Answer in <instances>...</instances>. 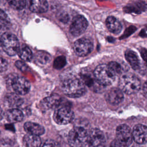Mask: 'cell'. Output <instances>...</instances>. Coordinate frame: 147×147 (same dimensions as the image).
<instances>
[{
    "instance_id": "6da1fadb",
    "label": "cell",
    "mask_w": 147,
    "mask_h": 147,
    "mask_svg": "<svg viewBox=\"0 0 147 147\" xmlns=\"http://www.w3.org/2000/svg\"><path fill=\"white\" fill-rule=\"evenodd\" d=\"M61 89L64 94L71 98L80 97L86 91L84 84L82 80L74 77L64 79L61 83Z\"/></svg>"
},
{
    "instance_id": "7a4b0ae2",
    "label": "cell",
    "mask_w": 147,
    "mask_h": 147,
    "mask_svg": "<svg viewBox=\"0 0 147 147\" xmlns=\"http://www.w3.org/2000/svg\"><path fill=\"white\" fill-rule=\"evenodd\" d=\"M87 130L80 126L72 129L68 134V142L71 147H83L87 142Z\"/></svg>"
},
{
    "instance_id": "3957f363",
    "label": "cell",
    "mask_w": 147,
    "mask_h": 147,
    "mask_svg": "<svg viewBox=\"0 0 147 147\" xmlns=\"http://www.w3.org/2000/svg\"><path fill=\"white\" fill-rule=\"evenodd\" d=\"M119 86L122 92L127 94H133L139 91L141 82L137 76L132 74H126L120 78Z\"/></svg>"
},
{
    "instance_id": "277c9868",
    "label": "cell",
    "mask_w": 147,
    "mask_h": 147,
    "mask_svg": "<svg viewBox=\"0 0 147 147\" xmlns=\"http://www.w3.org/2000/svg\"><path fill=\"white\" fill-rule=\"evenodd\" d=\"M116 138L114 141V147H129L133 140L132 132L130 127L125 124L119 125L116 129Z\"/></svg>"
},
{
    "instance_id": "5b68a950",
    "label": "cell",
    "mask_w": 147,
    "mask_h": 147,
    "mask_svg": "<svg viewBox=\"0 0 147 147\" xmlns=\"http://www.w3.org/2000/svg\"><path fill=\"white\" fill-rule=\"evenodd\" d=\"M115 75L109 69L107 65H98L94 72L96 82L100 86H106L111 84L115 79Z\"/></svg>"
},
{
    "instance_id": "8992f818",
    "label": "cell",
    "mask_w": 147,
    "mask_h": 147,
    "mask_svg": "<svg viewBox=\"0 0 147 147\" xmlns=\"http://www.w3.org/2000/svg\"><path fill=\"white\" fill-rule=\"evenodd\" d=\"M1 45L3 50L9 56H14L17 53L20 47L17 37L10 33H5L1 36Z\"/></svg>"
},
{
    "instance_id": "52a82bcc",
    "label": "cell",
    "mask_w": 147,
    "mask_h": 147,
    "mask_svg": "<svg viewBox=\"0 0 147 147\" xmlns=\"http://www.w3.org/2000/svg\"><path fill=\"white\" fill-rule=\"evenodd\" d=\"M74 118V113L67 106L58 107L53 115L54 121L59 125H66L70 123Z\"/></svg>"
},
{
    "instance_id": "ba28073f",
    "label": "cell",
    "mask_w": 147,
    "mask_h": 147,
    "mask_svg": "<svg viewBox=\"0 0 147 147\" xmlns=\"http://www.w3.org/2000/svg\"><path fill=\"white\" fill-rule=\"evenodd\" d=\"M87 143L89 147H105L106 139L103 133L97 128L91 129L88 133Z\"/></svg>"
},
{
    "instance_id": "9c48e42d",
    "label": "cell",
    "mask_w": 147,
    "mask_h": 147,
    "mask_svg": "<svg viewBox=\"0 0 147 147\" xmlns=\"http://www.w3.org/2000/svg\"><path fill=\"white\" fill-rule=\"evenodd\" d=\"M93 48V45L90 40L82 38L76 40L74 44V50L79 56H84L89 54Z\"/></svg>"
},
{
    "instance_id": "30bf717a",
    "label": "cell",
    "mask_w": 147,
    "mask_h": 147,
    "mask_svg": "<svg viewBox=\"0 0 147 147\" xmlns=\"http://www.w3.org/2000/svg\"><path fill=\"white\" fill-rule=\"evenodd\" d=\"M11 86L15 92L18 95H25L30 90L29 82L24 77L16 76L11 80Z\"/></svg>"
},
{
    "instance_id": "8fae6325",
    "label": "cell",
    "mask_w": 147,
    "mask_h": 147,
    "mask_svg": "<svg viewBox=\"0 0 147 147\" xmlns=\"http://www.w3.org/2000/svg\"><path fill=\"white\" fill-rule=\"evenodd\" d=\"M88 26L87 20L82 16L76 17L70 26V32L74 36H79L82 34Z\"/></svg>"
},
{
    "instance_id": "7c38bea8",
    "label": "cell",
    "mask_w": 147,
    "mask_h": 147,
    "mask_svg": "<svg viewBox=\"0 0 147 147\" xmlns=\"http://www.w3.org/2000/svg\"><path fill=\"white\" fill-rule=\"evenodd\" d=\"M133 139L139 144H143L147 142V127L138 124L136 125L132 131Z\"/></svg>"
},
{
    "instance_id": "4fadbf2b",
    "label": "cell",
    "mask_w": 147,
    "mask_h": 147,
    "mask_svg": "<svg viewBox=\"0 0 147 147\" xmlns=\"http://www.w3.org/2000/svg\"><path fill=\"white\" fill-rule=\"evenodd\" d=\"M106 99L107 101L110 104L118 105L123 100V92L119 88H111L106 93Z\"/></svg>"
},
{
    "instance_id": "5bb4252c",
    "label": "cell",
    "mask_w": 147,
    "mask_h": 147,
    "mask_svg": "<svg viewBox=\"0 0 147 147\" xmlns=\"http://www.w3.org/2000/svg\"><path fill=\"white\" fill-rule=\"evenodd\" d=\"M61 103V97L56 94H53L45 98L42 101V106L47 109H53L57 108Z\"/></svg>"
},
{
    "instance_id": "9a60e30c",
    "label": "cell",
    "mask_w": 147,
    "mask_h": 147,
    "mask_svg": "<svg viewBox=\"0 0 147 147\" xmlns=\"http://www.w3.org/2000/svg\"><path fill=\"white\" fill-rule=\"evenodd\" d=\"M29 7L34 13H45L48 10V3L47 0H29Z\"/></svg>"
},
{
    "instance_id": "2e32d148",
    "label": "cell",
    "mask_w": 147,
    "mask_h": 147,
    "mask_svg": "<svg viewBox=\"0 0 147 147\" xmlns=\"http://www.w3.org/2000/svg\"><path fill=\"white\" fill-rule=\"evenodd\" d=\"M4 116L7 121L16 123L21 121L24 118L23 113L18 108L10 109L6 111Z\"/></svg>"
},
{
    "instance_id": "e0dca14e",
    "label": "cell",
    "mask_w": 147,
    "mask_h": 147,
    "mask_svg": "<svg viewBox=\"0 0 147 147\" xmlns=\"http://www.w3.org/2000/svg\"><path fill=\"white\" fill-rule=\"evenodd\" d=\"M24 130L28 134L40 136L45 132V129L41 125L32 122H26L24 124Z\"/></svg>"
},
{
    "instance_id": "ac0fdd59",
    "label": "cell",
    "mask_w": 147,
    "mask_h": 147,
    "mask_svg": "<svg viewBox=\"0 0 147 147\" xmlns=\"http://www.w3.org/2000/svg\"><path fill=\"white\" fill-rule=\"evenodd\" d=\"M23 143L25 147H40L41 141L39 136L27 133L23 138Z\"/></svg>"
},
{
    "instance_id": "d6986e66",
    "label": "cell",
    "mask_w": 147,
    "mask_h": 147,
    "mask_svg": "<svg viewBox=\"0 0 147 147\" xmlns=\"http://www.w3.org/2000/svg\"><path fill=\"white\" fill-rule=\"evenodd\" d=\"M6 102L11 109L18 108L23 103L22 99L16 93H10L6 97Z\"/></svg>"
},
{
    "instance_id": "ffe728a7",
    "label": "cell",
    "mask_w": 147,
    "mask_h": 147,
    "mask_svg": "<svg viewBox=\"0 0 147 147\" xmlns=\"http://www.w3.org/2000/svg\"><path fill=\"white\" fill-rule=\"evenodd\" d=\"M106 25L109 30L114 33H119L122 29V25L119 21L113 16L109 17L106 20Z\"/></svg>"
},
{
    "instance_id": "44dd1931",
    "label": "cell",
    "mask_w": 147,
    "mask_h": 147,
    "mask_svg": "<svg viewBox=\"0 0 147 147\" xmlns=\"http://www.w3.org/2000/svg\"><path fill=\"white\" fill-rule=\"evenodd\" d=\"M17 54L22 60L25 61H31L33 57V54L31 50L25 45L20 46L17 51Z\"/></svg>"
},
{
    "instance_id": "7402d4cb",
    "label": "cell",
    "mask_w": 147,
    "mask_h": 147,
    "mask_svg": "<svg viewBox=\"0 0 147 147\" xmlns=\"http://www.w3.org/2000/svg\"><path fill=\"white\" fill-rule=\"evenodd\" d=\"M125 57L131 67L134 69H137L140 67L139 60L136 54L132 51L128 50L125 53Z\"/></svg>"
},
{
    "instance_id": "603a6c76",
    "label": "cell",
    "mask_w": 147,
    "mask_h": 147,
    "mask_svg": "<svg viewBox=\"0 0 147 147\" xmlns=\"http://www.w3.org/2000/svg\"><path fill=\"white\" fill-rule=\"evenodd\" d=\"M34 59L37 63L44 65L48 63L51 60V56L48 53L40 51L36 53Z\"/></svg>"
},
{
    "instance_id": "cb8c5ba5",
    "label": "cell",
    "mask_w": 147,
    "mask_h": 147,
    "mask_svg": "<svg viewBox=\"0 0 147 147\" xmlns=\"http://www.w3.org/2000/svg\"><path fill=\"white\" fill-rule=\"evenodd\" d=\"M11 22L7 14L0 9V29L2 30H8L11 27Z\"/></svg>"
},
{
    "instance_id": "d4e9b609",
    "label": "cell",
    "mask_w": 147,
    "mask_h": 147,
    "mask_svg": "<svg viewBox=\"0 0 147 147\" xmlns=\"http://www.w3.org/2000/svg\"><path fill=\"white\" fill-rule=\"evenodd\" d=\"M9 5L16 10L23 9L26 3V0H7Z\"/></svg>"
},
{
    "instance_id": "484cf974",
    "label": "cell",
    "mask_w": 147,
    "mask_h": 147,
    "mask_svg": "<svg viewBox=\"0 0 147 147\" xmlns=\"http://www.w3.org/2000/svg\"><path fill=\"white\" fill-rule=\"evenodd\" d=\"M80 76L82 82L84 83V84H86L88 87L93 86L94 84V82H96L95 78H93L90 74L84 72L83 74H82Z\"/></svg>"
},
{
    "instance_id": "4316f807",
    "label": "cell",
    "mask_w": 147,
    "mask_h": 147,
    "mask_svg": "<svg viewBox=\"0 0 147 147\" xmlns=\"http://www.w3.org/2000/svg\"><path fill=\"white\" fill-rule=\"evenodd\" d=\"M109 69L112 71V72L115 74V75L117 74H119L122 72V67L121 65L115 61H111L107 65Z\"/></svg>"
},
{
    "instance_id": "83f0119b",
    "label": "cell",
    "mask_w": 147,
    "mask_h": 147,
    "mask_svg": "<svg viewBox=\"0 0 147 147\" xmlns=\"http://www.w3.org/2000/svg\"><path fill=\"white\" fill-rule=\"evenodd\" d=\"M66 64V60L64 56H61L57 57L53 62V67L56 69H61L64 67Z\"/></svg>"
},
{
    "instance_id": "f1b7e54d",
    "label": "cell",
    "mask_w": 147,
    "mask_h": 147,
    "mask_svg": "<svg viewBox=\"0 0 147 147\" xmlns=\"http://www.w3.org/2000/svg\"><path fill=\"white\" fill-rule=\"evenodd\" d=\"M40 147H60V144L53 140H47L41 144Z\"/></svg>"
},
{
    "instance_id": "f546056e",
    "label": "cell",
    "mask_w": 147,
    "mask_h": 147,
    "mask_svg": "<svg viewBox=\"0 0 147 147\" xmlns=\"http://www.w3.org/2000/svg\"><path fill=\"white\" fill-rule=\"evenodd\" d=\"M15 65L16 67L21 70V71H26L28 69V65L23 61H20V60H17L15 63Z\"/></svg>"
},
{
    "instance_id": "4dcf8cb0",
    "label": "cell",
    "mask_w": 147,
    "mask_h": 147,
    "mask_svg": "<svg viewBox=\"0 0 147 147\" xmlns=\"http://www.w3.org/2000/svg\"><path fill=\"white\" fill-rule=\"evenodd\" d=\"M8 67V63L6 60L0 57V72L6 71Z\"/></svg>"
},
{
    "instance_id": "1f68e13d",
    "label": "cell",
    "mask_w": 147,
    "mask_h": 147,
    "mask_svg": "<svg viewBox=\"0 0 147 147\" xmlns=\"http://www.w3.org/2000/svg\"><path fill=\"white\" fill-rule=\"evenodd\" d=\"M141 56L144 60H145L146 61H147V50L145 49H142L141 51Z\"/></svg>"
},
{
    "instance_id": "d6a6232c",
    "label": "cell",
    "mask_w": 147,
    "mask_h": 147,
    "mask_svg": "<svg viewBox=\"0 0 147 147\" xmlns=\"http://www.w3.org/2000/svg\"><path fill=\"white\" fill-rule=\"evenodd\" d=\"M143 93L144 96L147 98V81L144 83L143 86Z\"/></svg>"
},
{
    "instance_id": "836d02e7",
    "label": "cell",
    "mask_w": 147,
    "mask_h": 147,
    "mask_svg": "<svg viewBox=\"0 0 147 147\" xmlns=\"http://www.w3.org/2000/svg\"><path fill=\"white\" fill-rule=\"evenodd\" d=\"M3 110H2V109L0 107V120L2 119V118L3 117Z\"/></svg>"
},
{
    "instance_id": "e575fe53",
    "label": "cell",
    "mask_w": 147,
    "mask_h": 147,
    "mask_svg": "<svg viewBox=\"0 0 147 147\" xmlns=\"http://www.w3.org/2000/svg\"><path fill=\"white\" fill-rule=\"evenodd\" d=\"M2 48V45H1V36H0V49Z\"/></svg>"
},
{
    "instance_id": "d590c367",
    "label": "cell",
    "mask_w": 147,
    "mask_h": 147,
    "mask_svg": "<svg viewBox=\"0 0 147 147\" xmlns=\"http://www.w3.org/2000/svg\"><path fill=\"white\" fill-rule=\"evenodd\" d=\"M145 9L147 10V2L146 4H145Z\"/></svg>"
},
{
    "instance_id": "8d00e7d4",
    "label": "cell",
    "mask_w": 147,
    "mask_h": 147,
    "mask_svg": "<svg viewBox=\"0 0 147 147\" xmlns=\"http://www.w3.org/2000/svg\"><path fill=\"white\" fill-rule=\"evenodd\" d=\"M133 147H141V146H133Z\"/></svg>"
},
{
    "instance_id": "74e56055",
    "label": "cell",
    "mask_w": 147,
    "mask_h": 147,
    "mask_svg": "<svg viewBox=\"0 0 147 147\" xmlns=\"http://www.w3.org/2000/svg\"><path fill=\"white\" fill-rule=\"evenodd\" d=\"M146 65H147V61H146Z\"/></svg>"
}]
</instances>
